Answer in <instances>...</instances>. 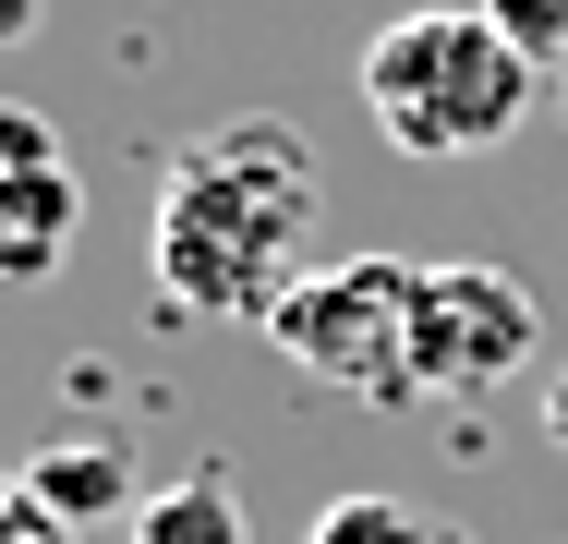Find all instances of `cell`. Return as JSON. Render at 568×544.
<instances>
[{"label": "cell", "mask_w": 568, "mask_h": 544, "mask_svg": "<svg viewBox=\"0 0 568 544\" xmlns=\"http://www.w3.org/2000/svg\"><path fill=\"white\" fill-rule=\"evenodd\" d=\"M315 206H327V170L291 121H230L206 145H182L170 182H158V230H145V266H158L170 315L266 326V303L303 279Z\"/></svg>", "instance_id": "6da1fadb"}, {"label": "cell", "mask_w": 568, "mask_h": 544, "mask_svg": "<svg viewBox=\"0 0 568 544\" xmlns=\"http://www.w3.org/2000/svg\"><path fill=\"white\" fill-rule=\"evenodd\" d=\"M545 85L532 49H508V24L471 0V12H399L375 49H363V109L399 158H484L520 133V109Z\"/></svg>", "instance_id": "7a4b0ae2"}, {"label": "cell", "mask_w": 568, "mask_h": 544, "mask_svg": "<svg viewBox=\"0 0 568 544\" xmlns=\"http://www.w3.org/2000/svg\"><path fill=\"white\" fill-rule=\"evenodd\" d=\"M412 291H424V266L339 254V266H303V279L266 303V339H278V363H303V375L339 387V400H412V387H424V375H412Z\"/></svg>", "instance_id": "3957f363"}, {"label": "cell", "mask_w": 568, "mask_h": 544, "mask_svg": "<svg viewBox=\"0 0 568 544\" xmlns=\"http://www.w3.org/2000/svg\"><path fill=\"white\" fill-rule=\"evenodd\" d=\"M532 351H545V303H532L508 266H424V291H412V375H424V387L484 400V387H508Z\"/></svg>", "instance_id": "277c9868"}, {"label": "cell", "mask_w": 568, "mask_h": 544, "mask_svg": "<svg viewBox=\"0 0 568 544\" xmlns=\"http://www.w3.org/2000/svg\"><path fill=\"white\" fill-rule=\"evenodd\" d=\"M73 230H85V194H73V170L49 158V170H24V182H0V279L12 291H37L61 254H73Z\"/></svg>", "instance_id": "5b68a950"}, {"label": "cell", "mask_w": 568, "mask_h": 544, "mask_svg": "<svg viewBox=\"0 0 568 544\" xmlns=\"http://www.w3.org/2000/svg\"><path fill=\"white\" fill-rule=\"evenodd\" d=\"M24 484H37L73 533H85V521H133V496H145V484H133V460H121L110 435H61V447H37V460H24Z\"/></svg>", "instance_id": "8992f818"}, {"label": "cell", "mask_w": 568, "mask_h": 544, "mask_svg": "<svg viewBox=\"0 0 568 544\" xmlns=\"http://www.w3.org/2000/svg\"><path fill=\"white\" fill-rule=\"evenodd\" d=\"M121 533H133V544H242V496H230L219 472H194V484H145Z\"/></svg>", "instance_id": "52a82bcc"}, {"label": "cell", "mask_w": 568, "mask_h": 544, "mask_svg": "<svg viewBox=\"0 0 568 544\" xmlns=\"http://www.w3.org/2000/svg\"><path fill=\"white\" fill-rule=\"evenodd\" d=\"M424 533H436V521H424V508H399V496H339L303 544H424Z\"/></svg>", "instance_id": "ba28073f"}, {"label": "cell", "mask_w": 568, "mask_h": 544, "mask_svg": "<svg viewBox=\"0 0 568 544\" xmlns=\"http://www.w3.org/2000/svg\"><path fill=\"white\" fill-rule=\"evenodd\" d=\"M496 24H508V49H532L545 73H568V0H484Z\"/></svg>", "instance_id": "9c48e42d"}, {"label": "cell", "mask_w": 568, "mask_h": 544, "mask_svg": "<svg viewBox=\"0 0 568 544\" xmlns=\"http://www.w3.org/2000/svg\"><path fill=\"white\" fill-rule=\"evenodd\" d=\"M0 544H85V533H73V521H61L24 472H0Z\"/></svg>", "instance_id": "30bf717a"}, {"label": "cell", "mask_w": 568, "mask_h": 544, "mask_svg": "<svg viewBox=\"0 0 568 544\" xmlns=\"http://www.w3.org/2000/svg\"><path fill=\"white\" fill-rule=\"evenodd\" d=\"M49 158H61V133H49V109L0 98V182H24V170H49Z\"/></svg>", "instance_id": "8fae6325"}, {"label": "cell", "mask_w": 568, "mask_h": 544, "mask_svg": "<svg viewBox=\"0 0 568 544\" xmlns=\"http://www.w3.org/2000/svg\"><path fill=\"white\" fill-rule=\"evenodd\" d=\"M12 37H37V0H0V49H12Z\"/></svg>", "instance_id": "7c38bea8"}, {"label": "cell", "mask_w": 568, "mask_h": 544, "mask_svg": "<svg viewBox=\"0 0 568 544\" xmlns=\"http://www.w3.org/2000/svg\"><path fill=\"white\" fill-rule=\"evenodd\" d=\"M545 435H557V447H568V375H557V387H545Z\"/></svg>", "instance_id": "4fadbf2b"}, {"label": "cell", "mask_w": 568, "mask_h": 544, "mask_svg": "<svg viewBox=\"0 0 568 544\" xmlns=\"http://www.w3.org/2000/svg\"><path fill=\"white\" fill-rule=\"evenodd\" d=\"M424 544H471V533H424Z\"/></svg>", "instance_id": "5bb4252c"}]
</instances>
